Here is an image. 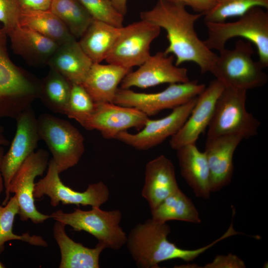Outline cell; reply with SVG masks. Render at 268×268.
I'll list each match as a JSON object with an SVG mask.
<instances>
[{
  "label": "cell",
  "mask_w": 268,
  "mask_h": 268,
  "mask_svg": "<svg viewBox=\"0 0 268 268\" xmlns=\"http://www.w3.org/2000/svg\"><path fill=\"white\" fill-rule=\"evenodd\" d=\"M179 189L175 167L170 159L160 155L147 162L141 196L150 210Z\"/></svg>",
  "instance_id": "obj_19"
},
{
  "label": "cell",
  "mask_w": 268,
  "mask_h": 268,
  "mask_svg": "<svg viewBox=\"0 0 268 268\" xmlns=\"http://www.w3.org/2000/svg\"><path fill=\"white\" fill-rule=\"evenodd\" d=\"M131 71L115 65L93 63L81 84L95 103H113L119 84Z\"/></svg>",
  "instance_id": "obj_23"
},
{
  "label": "cell",
  "mask_w": 268,
  "mask_h": 268,
  "mask_svg": "<svg viewBox=\"0 0 268 268\" xmlns=\"http://www.w3.org/2000/svg\"><path fill=\"white\" fill-rule=\"evenodd\" d=\"M4 149L2 146H0V194L3 190V181L0 172V165L2 157L4 155Z\"/></svg>",
  "instance_id": "obj_39"
},
{
  "label": "cell",
  "mask_w": 268,
  "mask_h": 268,
  "mask_svg": "<svg viewBox=\"0 0 268 268\" xmlns=\"http://www.w3.org/2000/svg\"><path fill=\"white\" fill-rule=\"evenodd\" d=\"M148 118L134 107L112 102L95 103L93 111L83 127L99 131L105 138L115 139L119 133L129 129L141 130Z\"/></svg>",
  "instance_id": "obj_16"
},
{
  "label": "cell",
  "mask_w": 268,
  "mask_h": 268,
  "mask_svg": "<svg viewBox=\"0 0 268 268\" xmlns=\"http://www.w3.org/2000/svg\"><path fill=\"white\" fill-rule=\"evenodd\" d=\"M13 52L29 65H47L59 44L30 29L18 25L7 34Z\"/></svg>",
  "instance_id": "obj_20"
},
{
  "label": "cell",
  "mask_w": 268,
  "mask_h": 268,
  "mask_svg": "<svg viewBox=\"0 0 268 268\" xmlns=\"http://www.w3.org/2000/svg\"><path fill=\"white\" fill-rule=\"evenodd\" d=\"M115 9L124 16L127 12V0H110Z\"/></svg>",
  "instance_id": "obj_38"
},
{
  "label": "cell",
  "mask_w": 268,
  "mask_h": 268,
  "mask_svg": "<svg viewBox=\"0 0 268 268\" xmlns=\"http://www.w3.org/2000/svg\"><path fill=\"white\" fill-rule=\"evenodd\" d=\"M121 28L94 20L78 42L93 63H101L111 52Z\"/></svg>",
  "instance_id": "obj_25"
},
{
  "label": "cell",
  "mask_w": 268,
  "mask_h": 268,
  "mask_svg": "<svg viewBox=\"0 0 268 268\" xmlns=\"http://www.w3.org/2000/svg\"><path fill=\"white\" fill-rule=\"evenodd\" d=\"M171 232L167 223L152 218L135 225L127 236L128 251L137 267L158 268L163 262L181 259L187 262L194 261L218 242L231 236L227 230L220 237L209 244L194 250L183 249L168 239Z\"/></svg>",
  "instance_id": "obj_2"
},
{
  "label": "cell",
  "mask_w": 268,
  "mask_h": 268,
  "mask_svg": "<svg viewBox=\"0 0 268 268\" xmlns=\"http://www.w3.org/2000/svg\"><path fill=\"white\" fill-rule=\"evenodd\" d=\"M94 20L117 27L123 26L124 16L114 7L110 0H78Z\"/></svg>",
  "instance_id": "obj_33"
},
{
  "label": "cell",
  "mask_w": 268,
  "mask_h": 268,
  "mask_svg": "<svg viewBox=\"0 0 268 268\" xmlns=\"http://www.w3.org/2000/svg\"><path fill=\"white\" fill-rule=\"evenodd\" d=\"M244 262L237 255L229 253L216 256L212 262L204 266V268H245Z\"/></svg>",
  "instance_id": "obj_35"
},
{
  "label": "cell",
  "mask_w": 268,
  "mask_h": 268,
  "mask_svg": "<svg viewBox=\"0 0 268 268\" xmlns=\"http://www.w3.org/2000/svg\"><path fill=\"white\" fill-rule=\"evenodd\" d=\"M7 37L0 28V118L15 119L38 98L40 79L11 61Z\"/></svg>",
  "instance_id": "obj_3"
},
{
  "label": "cell",
  "mask_w": 268,
  "mask_h": 268,
  "mask_svg": "<svg viewBox=\"0 0 268 268\" xmlns=\"http://www.w3.org/2000/svg\"><path fill=\"white\" fill-rule=\"evenodd\" d=\"M49 153L40 149L29 155L21 164L12 177L9 187L17 200L18 214L23 221L30 219L35 224L43 223L50 218V215L40 212L35 205L34 180L42 176L48 165Z\"/></svg>",
  "instance_id": "obj_12"
},
{
  "label": "cell",
  "mask_w": 268,
  "mask_h": 268,
  "mask_svg": "<svg viewBox=\"0 0 268 268\" xmlns=\"http://www.w3.org/2000/svg\"><path fill=\"white\" fill-rule=\"evenodd\" d=\"M171 2L189 6L198 13L204 15L217 4L218 0H168Z\"/></svg>",
  "instance_id": "obj_36"
},
{
  "label": "cell",
  "mask_w": 268,
  "mask_h": 268,
  "mask_svg": "<svg viewBox=\"0 0 268 268\" xmlns=\"http://www.w3.org/2000/svg\"><path fill=\"white\" fill-rule=\"evenodd\" d=\"M160 30L159 26L143 19L123 26L105 61L130 69L140 66L151 56L150 45Z\"/></svg>",
  "instance_id": "obj_10"
},
{
  "label": "cell",
  "mask_w": 268,
  "mask_h": 268,
  "mask_svg": "<svg viewBox=\"0 0 268 268\" xmlns=\"http://www.w3.org/2000/svg\"><path fill=\"white\" fill-rule=\"evenodd\" d=\"M205 23L208 37L203 42L208 49L219 52L229 39L243 38L256 47L263 67H268V12L262 7L251 8L235 21Z\"/></svg>",
  "instance_id": "obj_4"
},
{
  "label": "cell",
  "mask_w": 268,
  "mask_h": 268,
  "mask_svg": "<svg viewBox=\"0 0 268 268\" xmlns=\"http://www.w3.org/2000/svg\"><path fill=\"white\" fill-rule=\"evenodd\" d=\"M202 15L191 13L185 6L168 0H157L152 9L140 13L141 19L165 30L169 44L164 52L174 56L176 66L193 62L204 73L211 72L217 55L205 46L195 30V24Z\"/></svg>",
  "instance_id": "obj_1"
},
{
  "label": "cell",
  "mask_w": 268,
  "mask_h": 268,
  "mask_svg": "<svg viewBox=\"0 0 268 268\" xmlns=\"http://www.w3.org/2000/svg\"><path fill=\"white\" fill-rule=\"evenodd\" d=\"M174 58L173 55L168 56L164 52L151 55L137 70L126 74L120 83V88H147L160 84L189 81L187 69L174 64Z\"/></svg>",
  "instance_id": "obj_15"
},
{
  "label": "cell",
  "mask_w": 268,
  "mask_h": 268,
  "mask_svg": "<svg viewBox=\"0 0 268 268\" xmlns=\"http://www.w3.org/2000/svg\"><path fill=\"white\" fill-rule=\"evenodd\" d=\"M176 150L181 175L195 195L209 199L211 194L210 173L204 152L199 150L196 143L184 145Z\"/></svg>",
  "instance_id": "obj_21"
},
{
  "label": "cell",
  "mask_w": 268,
  "mask_h": 268,
  "mask_svg": "<svg viewBox=\"0 0 268 268\" xmlns=\"http://www.w3.org/2000/svg\"><path fill=\"white\" fill-rule=\"evenodd\" d=\"M211 71L224 87L248 90L265 85L268 77L260 62L255 61L252 43L238 40L233 49L219 51Z\"/></svg>",
  "instance_id": "obj_5"
},
{
  "label": "cell",
  "mask_w": 268,
  "mask_h": 268,
  "mask_svg": "<svg viewBox=\"0 0 268 268\" xmlns=\"http://www.w3.org/2000/svg\"><path fill=\"white\" fill-rule=\"evenodd\" d=\"M40 139L45 141L59 174L74 166L84 152V139L68 121L49 114L37 118Z\"/></svg>",
  "instance_id": "obj_8"
},
{
  "label": "cell",
  "mask_w": 268,
  "mask_h": 268,
  "mask_svg": "<svg viewBox=\"0 0 268 268\" xmlns=\"http://www.w3.org/2000/svg\"><path fill=\"white\" fill-rule=\"evenodd\" d=\"M154 220L166 223L179 220L192 223H200L199 211L192 201L180 188L150 210Z\"/></svg>",
  "instance_id": "obj_27"
},
{
  "label": "cell",
  "mask_w": 268,
  "mask_h": 268,
  "mask_svg": "<svg viewBox=\"0 0 268 268\" xmlns=\"http://www.w3.org/2000/svg\"><path fill=\"white\" fill-rule=\"evenodd\" d=\"M4 267H5L4 266V265L0 262V268H3Z\"/></svg>",
  "instance_id": "obj_41"
},
{
  "label": "cell",
  "mask_w": 268,
  "mask_h": 268,
  "mask_svg": "<svg viewBox=\"0 0 268 268\" xmlns=\"http://www.w3.org/2000/svg\"><path fill=\"white\" fill-rule=\"evenodd\" d=\"M93 64L74 39L60 45L47 65L71 83L81 84Z\"/></svg>",
  "instance_id": "obj_24"
},
{
  "label": "cell",
  "mask_w": 268,
  "mask_h": 268,
  "mask_svg": "<svg viewBox=\"0 0 268 268\" xmlns=\"http://www.w3.org/2000/svg\"><path fill=\"white\" fill-rule=\"evenodd\" d=\"M16 131L8 151L4 154L0 172L5 188V205L10 199V181L25 159L34 152L40 140L38 131L37 118L31 106L22 112L15 119Z\"/></svg>",
  "instance_id": "obj_13"
},
{
  "label": "cell",
  "mask_w": 268,
  "mask_h": 268,
  "mask_svg": "<svg viewBox=\"0 0 268 268\" xmlns=\"http://www.w3.org/2000/svg\"><path fill=\"white\" fill-rule=\"evenodd\" d=\"M4 129L0 126V146H7L9 145V141L5 138L3 134Z\"/></svg>",
  "instance_id": "obj_40"
},
{
  "label": "cell",
  "mask_w": 268,
  "mask_h": 268,
  "mask_svg": "<svg viewBox=\"0 0 268 268\" xmlns=\"http://www.w3.org/2000/svg\"><path fill=\"white\" fill-rule=\"evenodd\" d=\"M197 97L173 109L165 117L157 120L148 118L138 133L132 134L127 131L122 132L115 139L139 150H146L156 146L173 136L181 129L195 106Z\"/></svg>",
  "instance_id": "obj_14"
},
{
  "label": "cell",
  "mask_w": 268,
  "mask_h": 268,
  "mask_svg": "<svg viewBox=\"0 0 268 268\" xmlns=\"http://www.w3.org/2000/svg\"><path fill=\"white\" fill-rule=\"evenodd\" d=\"M71 83L55 70L39 80L38 99L51 111L65 115Z\"/></svg>",
  "instance_id": "obj_28"
},
{
  "label": "cell",
  "mask_w": 268,
  "mask_h": 268,
  "mask_svg": "<svg viewBox=\"0 0 268 268\" xmlns=\"http://www.w3.org/2000/svg\"><path fill=\"white\" fill-rule=\"evenodd\" d=\"M247 90L224 87L217 98L207 137L228 134L247 139L257 134L260 123L246 107Z\"/></svg>",
  "instance_id": "obj_6"
},
{
  "label": "cell",
  "mask_w": 268,
  "mask_h": 268,
  "mask_svg": "<svg viewBox=\"0 0 268 268\" xmlns=\"http://www.w3.org/2000/svg\"><path fill=\"white\" fill-rule=\"evenodd\" d=\"M205 85L197 80L170 84L156 93H140L129 89L118 88L113 103L135 108L148 117L167 109H174L198 96Z\"/></svg>",
  "instance_id": "obj_9"
},
{
  "label": "cell",
  "mask_w": 268,
  "mask_h": 268,
  "mask_svg": "<svg viewBox=\"0 0 268 268\" xmlns=\"http://www.w3.org/2000/svg\"><path fill=\"white\" fill-rule=\"evenodd\" d=\"M224 88L223 83L215 78L197 96L188 119L178 132L171 137L169 144L172 149L177 150L184 145L196 142L208 127L216 100Z\"/></svg>",
  "instance_id": "obj_17"
},
{
  "label": "cell",
  "mask_w": 268,
  "mask_h": 268,
  "mask_svg": "<svg viewBox=\"0 0 268 268\" xmlns=\"http://www.w3.org/2000/svg\"><path fill=\"white\" fill-rule=\"evenodd\" d=\"M243 139L237 134L206 137L203 152L209 170L211 193L219 191L231 183L234 153Z\"/></svg>",
  "instance_id": "obj_18"
},
{
  "label": "cell",
  "mask_w": 268,
  "mask_h": 268,
  "mask_svg": "<svg viewBox=\"0 0 268 268\" xmlns=\"http://www.w3.org/2000/svg\"><path fill=\"white\" fill-rule=\"evenodd\" d=\"M0 205V254L4 250V244L11 240H20L31 245L46 247L47 242L40 236L30 235L28 233L18 235L12 231L13 225L19 207L15 196L10 198L7 203Z\"/></svg>",
  "instance_id": "obj_30"
},
{
  "label": "cell",
  "mask_w": 268,
  "mask_h": 268,
  "mask_svg": "<svg viewBox=\"0 0 268 268\" xmlns=\"http://www.w3.org/2000/svg\"><path fill=\"white\" fill-rule=\"evenodd\" d=\"M268 8V0H218L216 5L204 15L205 22H221L240 16L254 7Z\"/></svg>",
  "instance_id": "obj_31"
},
{
  "label": "cell",
  "mask_w": 268,
  "mask_h": 268,
  "mask_svg": "<svg viewBox=\"0 0 268 268\" xmlns=\"http://www.w3.org/2000/svg\"><path fill=\"white\" fill-rule=\"evenodd\" d=\"M59 175L56 165L51 159L46 176L35 184L34 198L39 199L46 195L50 198L51 205L53 207L60 202L78 206L81 205L100 207L109 198V189L102 181L89 184L87 189L81 192L64 185Z\"/></svg>",
  "instance_id": "obj_11"
},
{
  "label": "cell",
  "mask_w": 268,
  "mask_h": 268,
  "mask_svg": "<svg viewBox=\"0 0 268 268\" xmlns=\"http://www.w3.org/2000/svg\"><path fill=\"white\" fill-rule=\"evenodd\" d=\"M66 225L56 221L53 235L61 252L60 268H99V258L105 246L98 242L93 248L74 241L67 234Z\"/></svg>",
  "instance_id": "obj_22"
},
{
  "label": "cell",
  "mask_w": 268,
  "mask_h": 268,
  "mask_svg": "<svg viewBox=\"0 0 268 268\" xmlns=\"http://www.w3.org/2000/svg\"><path fill=\"white\" fill-rule=\"evenodd\" d=\"M95 102L81 84L71 83L65 115L82 127L91 115Z\"/></svg>",
  "instance_id": "obj_32"
},
{
  "label": "cell",
  "mask_w": 268,
  "mask_h": 268,
  "mask_svg": "<svg viewBox=\"0 0 268 268\" xmlns=\"http://www.w3.org/2000/svg\"><path fill=\"white\" fill-rule=\"evenodd\" d=\"M50 216L74 231L89 233L106 248L117 251L126 244L127 236L120 226L122 213L119 209L104 210L94 206L89 210L75 208L70 213L58 210Z\"/></svg>",
  "instance_id": "obj_7"
},
{
  "label": "cell",
  "mask_w": 268,
  "mask_h": 268,
  "mask_svg": "<svg viewBox=\"0 0 268 268\" xmlns=\"http://www.w3.org/2000/svg\"><path fill=\"white\" fill-rule=\"evenodd\" d=\"M50 10L76 39L82 36L94 20L78 0H52Z\"/></svg>",
  "instance_id": "obj_29"
},
{
  "label": "cell",
  "mask_w": 268,
  "mask_h": 268,
  "mask_svg": "<svg viewBox=\"0 0 268 268\" xmlns=\"http://www.w3.org/2000/svg\"><path fill=\"white\" fill-rule=\"evenodd\" d=\"M20 12L18 0H0V22L7 35L19 25Z\"/></svg>",
  "instance_id": "obj_34"
},
{
  "label": "cell",
  "mask_w": 268,
  "mask_h": 268,
  "mask_svg": "<svg viewBox=\"0 0 268 268\" xmlns=\"http://www.w3.org/2000/svg\"><path fill=\"white\" fill-rule=\"evenodd\" d=\"M19 25L36 31L59 45L75 39L50 10L21 9Z\"/></svg>",
  "instance_id": "obj_26"
},
{
  "label": "cell",
  "mask_w": 268,
  "mask_h": 268,
  "mask_svg": "<svg viewBox=\"0 0 268 268\" xmlns=\"http://www.w3.org/2000/svg\"><path fill=\"white\" fill-rule=\"evenodd\" d=\"M21 9L50 10L52 0H18Z\"/></svg>",
  "instance_id": "obj_37"
}]
</instances>
